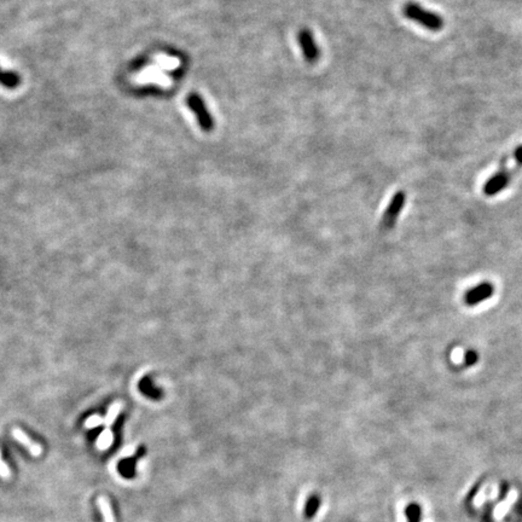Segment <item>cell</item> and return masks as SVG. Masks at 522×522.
I'll list each match as a JSON object with an SVG mask.
<instances>
[{"mask_svg": "<svg viewBox=\"0 0 522 522\" xmlns=\"http://www.w3.org/2000/svg\"><path fill=\"white\" fill-rule=\"evenodd\" d=\"M405 201L406 195L404 191H398V192L394 194L387 210H384V218H382V225H384V228H392L396 225V220H398L400 213H402V208H404Z\"/></svg>", "mask_w": 522, "mask_h": 522, "instance_id": "cell-3", "label": "cell"}, {"mask_svg": "<svg viewBox=\"0 0 522 522\" xmlns=\"http://www.w3.org/2000/svg\"><path fill=\"white\" fill-rule=\"evenodd\" d=\"M298 42L300 45L301 50H302L304 57L306 60V62L308 63H316L318 60L319 57V50L316 45L314 38L313 34L308 29H302V30L298 32Z\"/></svg>", "mask_w": 522, "mask_h": 522, "instance_id": "cell-4", "label": "cell"}, {"mask_svg": "<svg viewBox=\"0 0 522 522\" xmlns=\"http://www.w3.org/2000/svg\"><path fill=\"white\" fill-rule=\"evenodd\" d=\"M140 390L144 394L149 396V398L158 400V399H161V396H162V392L158 390V388L154 387L152 381L149 380V377H144V378L142 380Z\"/></svg>", "mask_w": 522, "mask_h": 522, "instance_id": "cell-11", "label": "cell"}, {"mask_svg": "<svg viewBox=\"0 0 522 522\" xmlns=\"http://www.w3.org/2000/svg\"><path fill=\"white\" fill-rule=\"evenodd\" d=\"M406 515H408V522H418L420 515V508L414 506V504H411V506H408V509H406Z\"/></svg>", "mask_w": 522, "mask_h": 522, "instance_id": "cell-16", "label": "cell"}, {"mask_svg": "<svg viewBox=\"0 0 522 522\" xmlns=\"http://www.w3.org/2000/svg\"><path fill=\"white\" fill-rule=\"evenodd\" d=\"M402 14L406 18L430 32H440L444 28V20L440 14L422 8L414 2H406L402 8Z\"/></svg>", "mask_w": 522, "mask_h": 522, "instance_id": "cell-1", "label": "cell"}, {"mask_svg": "<svg viewBox=\"0 0 522 522\" xmlns=\"http://www.w3.org/2000/svg\"><path fill=\"white\" fill-rule=\"evenodd\" d=\"M478 358V356L475 350H468V352L466 353V356H464V364H466V366H470V365L476 364Z\"/></svg>", "mask_w": 522, "mask_h": 522, "instance_id": "cell-17", "label": "cell"}, {"mask_svg": "<svg viewBox=\"0 0 522 522\" xmlns=\"http://www.w3.org/2000/svg\"><path fill=\"white\" fill-rule=\"evenodd\" d=\"M112 442V432L108 429V430H104L103 433L100 434V439H98L97 446L100 450H106V448H109Z\"/></svg>", "mask_w": 522, "mask_h": 522, "instance_id": "cell-15", "label": "cell"}, {"mask_svg": "<svg viewBox=\"0 0 522 522\" xmlns=\"http://www.w3.org/2000/svg\"><path fill=\"white\" fill-rule=\"evenodd\" d=\"M102 422H103V420H102L98 414H94V416H91L88 420H86L85 427L86 428H96V427H98Z\"/></svg>", "mask_w": 522, "mask_h": 522, "instance_id": "cell-18", "label": "cell"}, {"mask_svg": "<svg viewBox=\"0 0 522 522\" xmlns=\"http://www.w3.org/2000/svg\"><path fill=\"white\" fill-rule=\"evenodd\" d=\"M145 454H146V448H145L144 446H140V448L137 450L134 456L132 458H128V460H122V462L120 463V466H118V470H120L121 474H122L124 478H132L134 476L136 463H137V460H140L142 457H144Z\"/></svg>", "mask_w": 522, "mask_h": 522, "instance_id": "cell-7", "label": "cell"}, {"mask_svg": "<svg viewBox=\"0 0 522 522\" xmlns=\"http://www.w3.org/2000/svg\"><path fill=\"white\" fill-rule=\"evenodd\" d=\"M186 104L188 109L195 114L196 120L200 127H201V130H204V132H210L214 128V120L210 116V112H208L207 106H206L201 96L198 94H188Z\"/></svg>", "mask_w": 522, "mask_h": 522, "instance_id": "cell-2", "label": "cell"}, {"mask_svg": "<svg viewBox=\"0 0 522 522\" xmlns=\"http://www.w3.org/2000/svg\"><path fill=\"white\" fill-rule=\"evenodd\" d=\"M322 504V498L320 496H318L317 493H313L306 500L304 508V516L306 520H312L317 514L318 509L320 508Z\"/></svg>", "mask_w": 522, "mask_h": 522, "instance_id": "cell-9", "label": "cell"}, {"mask_svg": "<svg viewBox=\"0 0 522 522\" xmlns=\"http://www.w3.org/2000/svg\"><path fill=\"white\" fill-rule=\"evenodd\" d=\"M510 182H512V178L508 176V173L503 168L500 167V170L493 174L491 178L487 179L482 191L486 196H494L503 191L510 184Z\"/></svg>", "mask_w": 522, "mask_h": 522, "instance_id": "cell-5", "label": "cell"}, {"mask_svg": "<svg viewBox=\"0 0 522 522\" xmlns=\"http://www.w3.org/2000/svg\"><path fill=\"white\" fill-rule=\"evenodd\" d=\"M21 76L14 72L2 70L0 66V85L4 86L5 88L14 90L21 85Z\"/></svg>", "mask_w": 522, "mask_h": 522, "instance_id": "cell-10", "label": "cell"}, {"mask_svg": "<svg viewBox=\"0 0 522 522\" xmlns=\"http://www.w3.org/2000/svg\"><path fill=\"white\" fill-rule=\"evenodd\" d=\"M8 475H10V472H8L6 464L2 462V456H0V476H2V478H8Z\"/></svg>", "mask_w": 522, "mask_h": 522, "instance_id": "cell-19", "label": "cell"}, {"mask_svg": "<svg viewBox=\"0 0 522 522\" xmlns=\"http://www.w3.org/2000/svg\"><path fill=\"white\" fill-rule=\"evenodd\" d=\"M121 410V404L120 402H114L112 406H110L108 414H106V420H104V424L106 426V427H110V426L112 424V423L115 422L116 417H118V412H120Z\"/></svg>", "mask_w": 522, "mask_h": 522, "instance_id": "cell-14", "label": "cell"}, {"mask_svg": "<svg viewBox=\"0 0 522 522\" xmlns=\"http://www.w3.org/2000/svg\"><path fill=\"white\" fill-rule=\"evenodd\" d=\"M12 435H14V439L17 440V442H21L26 448L30 451V454H33V456L39 457L40 454H42V446H40L39 444L34 442L33 440H32L30 438H29L28 435L22 430V429L14 428V430H12Z\"/></svg>", "mask_w": 522, "mask_h": 522, "instance_id": "cell-8", "label": "cell"}, {"mask_svg": "<svg viewBox=\"0 0 522 522\" xmlns=\"http://www.w3.org/2000/svg\"><path fill=\"white\" fill-rule=\"evenodd\" d=\"M98 504H100V512H102V514H103L104 521L114 522V516H112V508H110V506H109L108 500H106V497H100V500H98Z\"/></svg>", "mask_w": 522, "mask_h": 522, "instance_id": "cell-13", "label": "cell"}, {"mask_svg": "<svg viewBox=\"0 0 522 522\" xmlns=\"http://www.w3.org/2000/svg\"><path fill=\"white\" fill-rule=\"evenodd\" d=\"M494 292V286L491 283H481L474 288L469 289L464 295V302L468 306H476L490 298Z\"/></svg>", "mask_w": 522, "mask_h": 522, "instance_id": "cell-6", "label": "cell"}, {"mask_svg": "<svg viewBox=\"0 0 522 522\" xmlns=\"http://www.w3.org/2000/svg\"><path fill=\"white\" fill-rule=\"evenodd\" d=\"M512 155H514V164H512V170H508V168L506 167V164H504L503 162H502V164H500V166L506 170V173L509 174V176L512 179V176H514L515 174L518 173V170H520L521 168H522V145H520V146L516 148Z\"/></svg>", "mask_w": 522, "mask_h": 522, "instance_id": "cell-12", "label": "cell"}]
</instances>
